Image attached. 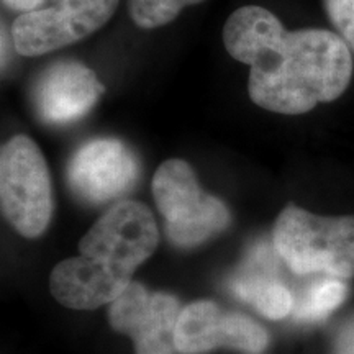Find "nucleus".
<instances>
[{"label":"nucleus","instance_id":"nucleus-13","mask_svg":"<svg viewBox=\"0 0 354 354\" xmlns=\"http://www.w3.org/2000/svg\"><path fill=\"white\" fill-rule=\"evenodd\" d=\"M346 295L348 287L343 279L326 277L308 287L300 302L294 305V313L300 320H323L344 302Z\"/></svg>","mask_w":354,"mask_h":354},{"label":"nucleus","instance_id":"nucleus-5","mask_svg":"<svg viewBox=\"0 0 354 354\" xmlns=\"http://www.w3.org/2000/svg\"><path fill=\"white\" fill-rule=\"evenodd\" d=\"M120 0H56L55 6L20 13L12 43L21 56L37 57L91 37L112 19Z\"/></svg>","mask_w":354,"mask_h":354},{"label":"nucleus","instance_id":"nucleus-17","mask_svg":"<svg viewBox=\"0 0 354 354\" xmlns=\"http://www.w3.org/2000/svg\"><path fill=\"white\" fill-rule=\"evenodd\" d=\"M48 0H2V3L7 8H10L13 12H20V13H26V12H35L39 10Z\"/></svg>","mask_w":354,"mask_h":354},{"label":"nucleus","instance_id":"nucleus-8","mask_svg":"<svg viewBox=\"0 0 354 354\" xmlns=\"http://www.w3.org/2000/svg\"><path fill=\"white\" fill-rule=\"evenodd\" d=\"M180 315L179 300L166 292L149 294L133 281L120 297L109 305V323L128 335L136 354H174V331Z\"/></svg>","mask_w":354,"mask_h":354},{"label":"nucleus","instance_id":"nucleus-16","mask_svg":"<svg viewBox=\"0 0 354 354\" xmlns=\"http://www.w3.org/2000/svg\"><path fill=\"white\" fill-rule=\"evenodd\" d=\"M331 354H354V313L342 323L335 333Z\"/></svg>","mask_w":354,"mask_h":354},{"label":"nucleus","instance_id":"nucleus-7","mask_svg":"<svg viewBox=\"0 0 354 354\" xmlns=\"http://www.w3.org/2000/svg\"><path fill=\"white\" fill-rule=\"evenodd\" d=\"M140 176L136 154L115 138H97L76 149L68 165L73 194L87 203H105L133 189Z\"/></svg>","mask_w":354,"mask_h":354},{"label":"nucleus","instance_id":"nucleus-10","mask_svg":"<svg viewBox=\"0 0 354 354\" xmlns=\"http://www.w3.org/2000/svg\"><path fill=\"white\" fill-rule=\"evenodd\" d=\"M105 94L97 74L77 61H57L33 87V107L48 125H66L86 117Z\"/></svg>","mask_w":354,"mask_h":354},{"label":"nucleus","instance_id":"nucleus-2","mask_svg":"<svg viewBox=\"0 0 354 354\" xmlns=\"http://www.w3.org/2000/svg\"><path fill=\"white\" fill-rule=\"evenodd\" d=\"M272 245L299 276H354V215L322 216L287 203L274 223Z\"/></svg>","mask_w":354,"mask_h":354},{"label":"nucleus","instance_id":"nucleus-12","mask_svg":"<svg viewBox=\"0 0 354 354\" xmlns=\"http://www.w3.org/2000/svg\"><path fill=\"white\" fill-rule=\"evenodd\" d=\"M233 292L251 304L261 315L281 320L294 310V297L290 290L272 277H240L234 281Z\"/></svg>","mask_w":354,"mask_h":354},{"label":"nucleus","instance_id":"nucleus-3","mask_svg":"<svg viewBox=\"0 0 354 354\" xmlns=\"http://www.w3.org/2000/svg\"><path fill=\"white\" fill-rule=\"evenodd\" d=\"M153 197L165 216L167 238L179 248H194L228 228V207L203 192L196 171L184 159H167L153 177Z\"/></svg>","mask_w":354,"mask_h":354},{"label":"nucleus","instance_id":"nucleus-14","mask_svg":"<svg viewBox=\"0 0 354 354\" xmlns=\"http://www.w3.org/2000/svg\"><path fill=\"white\" fill-rule=\"evenodd\" d=\"M203 0H128V13L138 28L154 30L169 25L185 7Z\"/></svg>","mask_w":354,"mask_h":354},{"label":"nucleus","instance_id":"nucleus-1","mask_svg":"<svg viewBox=\"0 0 354 354\" xmlns=\"http://www.w3.org/2000/svg\"><path fill=\"white\" fill-rule=\"evenodd\" d=\"M223 44L233 59L250 66L248 94L253 104L274 113L302 115L339 99L353 77V51L338 33L290 32L258 6L228 17Z\"/></svg>","mask_w":354,"mask_h":354},{"label":"nucleus","instance_id":"nucleus-9","mask_svg":"<svg viewBox=\"0 0 354 354\" xmlns=\"http://www.w3.org/2000/svg\"><path fill=\"white\" fill-rule=\"evenodd\" d=\"M174 343L180 354H201L220 346L261 353L268 346L269 335L241 313L227 312L212 300H197L180 310Z\"/></svg>","mask_w":354,"mask_h":354},{"label":"nucleus","instance_id":"nucleus-15","mask_svg":"<svg viewBox=\"0 0 354 354\" xmlns=\"http://www.w3.org/2000/svg\"><path fill=\"white\" fill-rule=\"evenodd\" d=\"M323 7L335 32L354 53V0H323Z\"/></svg>","mask_w":354,"mask_h":354},{"label":"nucleus","instance_id":"nucleus-6","mask_svg":"<svg viewBox=\"0 0 354 354\" xmlns=\"http://www.w3.org/2000/svg\"><path fill=\"white\" fill-rule=\"evenodd\" d=\"M159 230L151 210L136 201H120L88 228L79 253L135 272L156 251Z\"/></svg>","mask_w":354,"mask_h":354},{"label":"nucleus","instance_id":"nucleus-11","mask_svg":"<svg viewBox=\"0 0 354 354\" xmlns=\"http://www.w3.org/2000/svg\"><path fill=\"white\" fill-rule=\"evenodd\" d=\"M133 272L77 256L61 261L51 271L50 290L57 302L73 310H94L112 304L131 284Z\"/></svg>","mask_w":354,"mask_h":354},{"label":"nucleus","instance_id":"nucleus-4","mask_svg":"<svg viewBox=\"0 0 354 354\" xmlns=\"http://www.w3.org/2000/svg\"><path fill=\"white\" fill-rule=\"evenodd\" d=\"M0 203L8 223L25 238H38L55 210L51 177L38 145L26 135L12 136L0 151Z\"/></svg>","mask_w":354,"mask_h":354}]
</instances>
